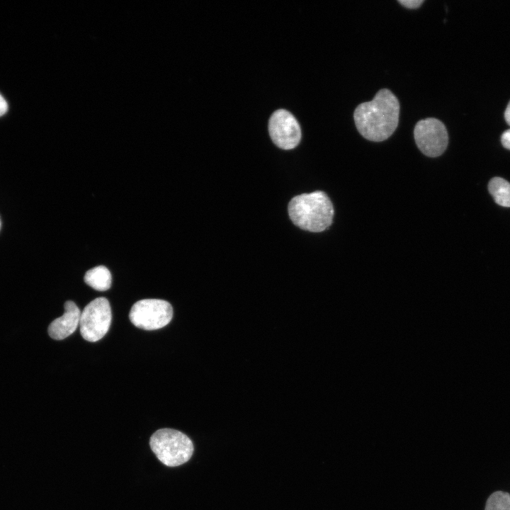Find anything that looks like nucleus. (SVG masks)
<instances>
[{"instance_id": "f8f14e48", "label": "nucleus", "mask_w": 510, "mask_h": 510, "mask_svg": "<svg viewBox=\"0 0 510 510\" xmlns=\"http://www.w3.org/2000/svg\"><path fill=\"white\" fill-rule=\"evenodd\" d=\"M424 0H399L398 2L402 6L408 8H419L421 4L424 3Z\"/></svg>"}, {"instance_id": "9b49d317", "label": "nucleus", "mask_w": 510, "mask_h": 510, "mask_svg": "<svg viewBox=\"0 0 510 510\" xmlns=\"http://www.w3.org/2000/svg\"><path fill=\"white\" fill-rule=\"evenodd\" d=\"M485 510H510V494L502 491L492 493L487 499Z\"/></svg>"}, {"instance_id": "7ed1b4c3", "label": "nucleus", "mask_w": 510, "mask_h": 510, "mask_svg": "<svg viewBox=\"0 0 510 510\" xmlns=\"http://www.w3.org/2000/svg\"><path fill=\"white\" fill-rule=\"evenodd\" d=\"M149 446L157 459L169 467L186 463L194 450L188 436L180 431L169 428L156 431L149 438Z\"/></svg>"}, {"instance_id": "6e6552de", "label": "nucleus", "mask_w": 510, "mask_h": 510, "mask_svg": "<svg viewBox=\"0 0 510 510\" xmlns=\"http://www.w3.org/2000/svg\"><path fill=\"white\" fill-rule=\"evenodd\" d=\"M64 314L54 319L48 327L49 336L55 340H62L72 334L79 324L81 311L71 300L64 305Z\"/></svg>"}, {"instance_id": "4468645a", "label": "nucleus", "mask_w": 510, "mask_h": 510, "mask_svg": "<svg viewBox=\"0 0 510 510\" xmlns=\"http://www.w3.org/2000/svg\"><path fill=\"white\" fill-rule=\"evenodd\" d=\"M8 110V104L6 101L0 94V116L4 115Z\"/></svg>"}, {"instance_id": "f03ea898", "label": "nucleus", "mask_w": 510, "mask_h": 510, "mask_svg": "<svg viewBox=\"0 0 510 510\" xmlns=\"http://www.w3.org/2000/svg\"><path fill=\"white\" fill-rule=\"evenodd\" d=\"M292 222L302 230L321 232L333 222L334 209L328 196L316 191L294 196L288 205Z\"/></svg>"}, {"instance_id": "2eb2a0df", "label": "nucleus", "mask_w": 510, "mask_h": 510, "mask_svg": "<svg viewBox=\"0 0 510 510\" xmlns=\"http://www.w3.org/2000/svg\"><path fill=\"white\" fill-rule=\"evenodd\" d=\"M504 118H505V120L507 123V124L509 125H510V101L509 102V103L506 108V110L504 112Z\"/></svg>"}, {"instance_id": "9d476101", "label": "nucleus", "mask_w": 510, "mask_h": 510, "mask_svg": "<svg viewBox=\"0 0 510 510\" xmlns=\"http://www.w3.org/2000/svg\"><path fill=\"white\" fill-rule=\"evenodd\" d=\"M488 188L494 201L503 207H510V183L506 180L494 177L489 183Z\"/></svg>"}, {"instance_id": "dca6fc26", "label": "nucleus", "mask_w": 510, "mask_h": 510, "mask_svg": "<svg viewBox=\"0 0 510 510\" xmlns=\"http://www.w3.org/2000/svg\"><path fill=\"white\" fill-rule=\"evenodd\" d=\"M0 227H1V221H0Z\"/></svg>"}, {"instance_id": "ddd939ff", "label": "nucleus", "mask_w": 510, "mask_h": 510, "mask_svg": "<svg viewBox=\"0 0 510 510\" xmlns=\"http://www.w3.org/2000/svg\"><path fill=\"white\" fill-rule=\"evenodd\" d=\"M502 145L508 149H510V129L503 132L501 137Z\"/></svg>"}, {"instance_id": "f257e3e1", "label": "nucleus", "mask_w": 510, "mask_h": 510, "mask_svg": "<svg viewBox=\"0 0 510 510\" xmlns=\"http://www.w3.org/2000/svg\"><path fill=\"white\" fill-rule=\"evenodd\" d=\"M400 103L389 89L379 90L370 101L359 104L353 113L356 127L366 139L373 142L387 140L396 130Z\"/></svg>"}, {"instance_id": "423d86ee", "label": "nucleus", "mask_w": 510, "mask_h": 510, "mask_svg": "<svg viewBox=\"0 0 510 510\" xmlns=\"http://www.w3.org/2000/svg\"><path fill=\"white\" fill-rule=\"evenodd\" d=\"M414 137L419 150L429 157L441 155L446 149L448 143V135L445 125L434 118L418 121L414 129Z\"/></svg>"}, {"instance_id": "1a4fd4ad", "label": "nucleus", "mask_w": 510, "mask_h": 510, "mask_svg": "<svg viewBox=\"0 0 510 510\" xmlns=\"http://www.w3.org/2000/svg\"><path fill=\"white\" fill-rule=\"evenodd\" d=\"M84 281L92 288L98 291H105L110 288L112 276L104 266H98L86 271Z\"/></svg>"}, {"instance_id": "20e7f679", "label": "nucleus", "mask_w": 510, "mask_h": 510, "mask_svg": "<svg viewBox=\"0 0 510 510\" xmlns=\"http://www.w3.org/2000/svg\"><path fill=\"white\" fill-rule=\"evenodd\" d=\"M173 317V308L169 302L160 299H143L131 307L129 318L137 327L144 330H155L166 326Z\"/></svg>"}, {"instance_id": "39448f33", "label": "nucleus", "mask_w": 510, "mask_h": 510, "mask_svg": "<svg viewBox=\"0 0 510 510\" xmlns=\"http://www.w3.org/2000/svg\"><path fill=\"white\" fill-rule=\"evenodd\" d=\"M111 319L108 300L103 297L93 300L81 312L79 327L82 337L91 342L100 340L108 332Z\"/></svg>"}, {"instance_id": "0eeeda50", "label": "nucleus", "mask_w": 510, "mask_h": 510, "mask_svg": "<svg viewBox=\"0 0 510 510\" xmlns=\"http://www.w3.org/2000/svg\"><path fill=\"white\" fill-rule=\"evenodd\" d=\"M268 131L273 143L283 149L295 148L301 139L298 122L290 112L284 109H279L271 115Z\"/></svg>"}]
</instances>
